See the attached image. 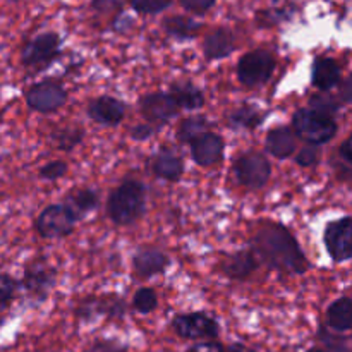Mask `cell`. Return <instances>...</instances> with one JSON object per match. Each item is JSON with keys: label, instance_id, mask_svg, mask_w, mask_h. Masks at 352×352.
<instances>
[{"label": "cell", "instance_id": "cell-1", "mask_svg": "<svg viewBox=\"0 0 352 352\" xmlns=\"http://www.w3.org/2000/svg\"><path fill=\"white\" fill-rule=\"evenodd\" d=\"M253 244L256 260H261L274 270L289 272V274H305L308 270L305 253L285 227H265L256 234Z\"/></svg>", "mask_w": 352, "mask_h": 352}, {"label": "cell", "instance_id": "cell-2", "mask_svg": "<svg viewBox=\"0 0 352 352\" xmlns=\"http://www.w3.org/2000/svg\"><path fill=\"white\" fill-rule=\"evenodd\" d=\"M146 208V188L138 181L120 184L109 198V215L119 226L136 222Z\"/></svg>", "mask_w": 352, "mask_h": 352}, {"label": "cell", "instance_id": "cell-3", "mask_svg": "<svg viewBox=\"0 0 352 352\" xmlns=\"http://www.w3.org/2000/svg\"><path fill=\"white\" fill-rule=\"evenodd\" d=\"M294 129L298 136L311 144H323L332 140L337 133L336 120L322 116L311 109H301L294 113Z\"/></svg>", "mask_w": 352, "mask_h": 352}, {"label": "cell", "instance_id": "cell-4", "mask_svg": "<svg viewBox=\"0 0 352 352\" xmlns=\"http://www.w3.org/2000/svg\"><path fill=\"white\" fill-rule=\"evenodd\" d=\"M275 69V57L267 50H253L243 55L237 64V76L244 86L265 85Z\"/></svg>", "mask_w": 352, "mask_h": 352}, {"label": "cell", "instance_id": "cell-5", "mask_svg": "<svg viewBox=\"0 0 352 352\" xmlns=\"http://www.w3.org/2000/svg\"><path fill=\"white\" fill-rule=\"evenodd\" d=\"M76 217L65 205H52L36 219L38 234L43 237H64L74 230Z\"/></svg>", "mask_w": 352, "mask_h": 352}, {"label": "cell", "instance_id": "cell-6", "mask_svg": "<svg viewBox=\"0 0 352 352\" xmlns=\"http://www.w3.org/2000/svg\"><path fill=\"white\" fill-rule=\"evenodd\" d=\"M234 170H236L241 184L251 189L263 188L272 174V167L268 160L263 155L256 153V151H248V153L241 155L237 158Z\"/></svg>", "mask_w": 352, "mask_h": 352}, {"label": "cell", "instance_id": "cell-7", "mask_svg": "<svg viewBox=\"0 0 352 352\" xmlns=\"http://www.w3.org/2000/svg\"><path fill=\"white\" fill-rule=\"evenodd\" d=\"M175 333L184 339H213L219 336V323L205 313H189L175 316L172 322Z\"/></svg>", "mask_w": 352, "mask_h": 352}, {"label": "cell", "instance_id": "cell-8", "mask_svg": "<svg viewBox=\"0 0 352 352\" xmlns=\"http://www.w3.org/2000/svg\"><path fill=\"white\" fill-rule=\"evenodd\" d=\"M352 220L351 217L332 222L325 230V246L333 261H347L352 256Z\"/></svg>", "mask_w": 352, "mask_h": 352}, {"label": "cell", "instance_id": "cell-9", "mask_svg": "<svg viewBox=\"0 0 352 352\" xmlns=\"http://www.w3.org/2000/svg\"><path fill=\"white\" fill-rule=\"evenodd\" d=\"M60 50V38L55 33H41L28 41L21 54L24 65H41L50 62Z\"/></svg>", "mask_w": 352, "mask_h": 352}, {"label": "cell", "instance_id": "cell-10", "mask_svg": "<svg viewBox=\"0 0 352 352\" xmlns=\"http://www.w3.org/2000/svg\"><path fill=\"white\" fill-rule=\"evenodd\" d=\"M65 100V89L54 81L38 82L28 91V105L38 112H55L64 105Z\"/></svg>", "mask_w": 352, "mask_h": 352}, {"label": "cell", "instance_id": "cell-11", "mask_svg": "<svg viewBox=\"0 0 352 352\" xmlns=\"http://www.w3.org/2000/svg\"><path fill=\"white\" fill-rule=\"evenodd\" d=\"M141 112L148 120L165 122L179 112V107L168 93H151L141 100Z\"/></svg>", "mask_w": 352, "mask_h": 352}, {"label": "cell", "instance_id": "cell-12", "mask_svg": "<svg viewBox=\"0 0 352 352\" xmlns=\"http://www.w3.org/2000/svg\"><path fill=\"white\" fill-rule=\"evenodd\" d=\"M192 158L198 165L208 167V165L217 164L222 158L223 153V141L219 134L205 133L198 140L192 141Z\"/></svg>", "mask_w": 352, "mask_h": 352}, {"label": "cell", "instance_id": "cell-13", "mask_svg": "<svg viewBox=\"0 0 352 352\" xmlns=\"http://www.w3.org/2000/svg\"><path fill=\"white\" fill-rule=\"evenodd\" d=\"M88 113L96 122L105 124V126H117L124 119L126 107L122 102L112 98V96H102V98H96L95 102L89 103Z\"/></svg>", "mask_w": 352, "mask_h": 352}, {"label": "cell", "instance_id": "cell-14", "mask_svg": "<svg viewBox=\"0 0 352 352\" xmlns=\"http://www.w3.org/2000/svg\"><path fill=\"white\" fill-rule=\"evenodd\" d=\"M234 50H236V38L229 28H217L205 38V43H203V52L210 60L227 57Z\"/></svg>", "mask_w": 352, "mask_h": 352}, {"label": "cell", "instance_id": "cell-15", "mask_svg": "<svg viewBox=\"0 0 352 352\" xmlns=\"http://www.w3.org/2000/svg\"><path fill=\"white\" fill-rule=\"evenodd\" d=\"M340 82V67L333 58L318 57L313 64V85L322 91H329Z\"/></svg>", "mask_w": 352, "mask_h": 352}, {"label": "cell", "instance_id": "cell-16", "mask_svg": "<svg viewBox=\"0 0 352 352\" xmlns=\"http://www.w3.org/2000/svg\"><path fill=\"white\" fill-rule=\"evenodd\" d=\"M55 274L52 268L45 267L43 263H34L33 267L28 268L26 274H24V287L31 292V294H36L40 298L47 296V292L50 291L52 285H54Z\"/></svg>", "mask_w": 352, "mask_h": 352}, {"label": "cell", "instance_id": "cell-17", "mask_svg": "<svg viewBox=\"0 0 352 352\" xmlns=\"http://www.w3.org/2000/svg\"><path fill=\"white\" fill-rule=\"evenodd\" d=\"M167 263V256L162 251L151 250V248L150 250H141L133 260L134 270L141 277H153V275L160 274L165 270Z\"/></svg>", "mask_w": 352, "mask_h": 352}, {"label": "cell", "instance_id": "cell-18", "mask_svg": "<svg viewBox=\"0 0 352 352\" xmlns=\"http://www.w3.org/2000/svg\"><path fill=\"white\" fill-rule=\"evenodd\" d=\"M267 150L277 158H287L296 150V136L289 127H277L267 136Z\"/></svg>", "mask_w": 352, "mask_h": 352}, {"label": "cell", "instance_id": "cell-19", "mask_svg": "<svg viewBox=\"0 0 352 352\" xmlns=\"http://www.w3.org/2000/svg\"><path fill=\"white\" fill-rule=\"evenodd\" d=\"M258 261L253 251H239L223 263V274L230 278H246L256 270Z\"/></svg>", "mask_w": 352, "mask_h": 352}, {"label": "cell", "instance_id": "cell-20", "mask_svg": "<svg viewBox=\"0 0 352 352\" xmlns=\"http://www.w3.org/2000/svg\"><path fill=\"white\" fill-rule=\"evenodd\" d=\"M327 323L336 332H347L352 327V301L340 298L327 311Z\"/></svg>", "mask_w": 352, "mask_h": 352}, {"label": "cell", "instance_id": "cell-21", "mask_svg": "<svg viewBox=\"0 0 352 352\" xmlns=\"http://www.w3.org/2000/svg\"><path fill=\"white\" fill-rule=\"evenodd\" d=\"M170 96L174 98V102L177 103L179 109H188V110H196L201 109L203 103H205V96L199 91L196 86H192L191 82H175L172 86Z\"/></svg>", "mask_w": 352, "mask_h": 352}, {"label": "cell", "instance_id": "cell-22", "mask_svg": "<svg viewBox=\"0 0 352 352\" xmlns=\"http://www.w3.org/2000/svg\"><path fill=\"white\" fill-rule=\"evenodd\" d=\"M164 28L170 36L179 38V40H189L198 34L201 24L188 16H170L164 21Z\"/></svg>", "mask_w": 352, "mask_h": 352}, {"label": "cell", "instance_id": "cell-23", "mask_svg": "<svg viewBox=\"0 0 352 352\" xmlns=\"http://www.w3.org/2000/svg\"><path fill=\"white\" fill-rule=\"evenodd\" d=\"M153 172L157 177L165 179V181H177L182 175V162L177 155L170 151L157 155L153 160Z\"/></svg>", "mask_w": 352, "mask_h": 352}, {"label": "cell", "instance_id": "cell-24", "mask_svg": "<svg viewBox=\"0 0 352 352\" xmlns=\"http://www.w3.org/2000/svg\"><path fill=\"white\" fill-rule=\"evenodd\" d=\"M67 206L74 217L85 215V213H89L91 210H95L98 206V192L95 189H79V191H74L67 199Z\"/></svg>", "mask_w": 352, "mask_h": 352}, {"label": "cell", "instance_id": "cell-25", "mask_svg": "<svg viewBox=\"0 0 352 352\" xmlns=\"http://www.w3.org/2000/svg\"><path fill=\"white\" fill-rule=\"evenodd\" d=\"M229 120L230 126L239 127V129H253V127L260 126L263 116L254 107H243V109H237L236 112L230 113Z\"/></svg>", "mask_w": 352, "mask_h": 352}, {"label": "cell", "instance_id": "cell-26", "mask_svg": "<svg viewBox=\"0 0 352 352\" xmlns=\"http://www.w3.org/2000/svg\"><path fill=\"white\" fill-rule=\"evenodd\" d=\"M206 129H208L206 119H203V117H191V119L182 120V124L179 126V140L182 143H192L199 136H203Z\"/></svg>", "mask_w": 352, "mask_h": 352}, {"label": "cell", "instance_id": "cell-27", "mask_svg": "<svg viewBox=\"0 0 352 352\" xmlns=\"http://www.w3.org/2000/svg\"><path fill=\"white\" fill-rule=\"evenodd\" d=\"M52 140H54V143L57 144L60 150L71 151L76 144L81 143L82 129L81 127H76V126L62 127V129L55 131V133L52 134Z\"/></svg>", "mask_w": 352, "mask_h": 352}, {"label": "cell", "instance_id": "cell-28", "mask_svg": "<svg viewBox=\"0 0 352 352\" xmlns=\"http://www.w3.org/2000/svg\"><path fill=\"white\" fill-rule=\"evenodd\" d=\"M292 16V9H287V7H270V9L260 10L256 14V23L260 26H274V24L282 23V21H287L289 17Z\"/></svg>", "mask_w": 352, "mask_h": 352}, {"label": "cell", "instance_id": "cell-29", "mask_svg": "<svg viewBox=\"0 0 352 352\" xmlns=\"http://www.w3.org/2000/svg\"><path fill=\"white\" fill-rule=\"evenodd\" d=\"M102 315H109V302H103L100 299H89V301L82 302L78 309V318L86 320V322Z\"/></svg>", "mask_w": 352, "mask_h": 352}, {"label": "cell", "instance_id": "cell-30", "mask_svg": "<svg viewBox=\"0 0 352 352\" xmlns=\"http://www.w3.org/2000/svg\"><path fill=\"white\" fill-rule=\"evenodd\" d=\"M134 308L138 309L140 313H150L157 308V292L153 289H140V291L134 294Z\"/></svg>", "mask_w": 352, "mask_h": 352}, {"label": "cell", "instance_id": "cell-31", "mask_svg": "<svg viewBox=\"0 0 352 352\" xmlns=\"http://www.w3.org/2000/svg\"><path fill=\"white\" fill-rule=\"evenodd\" d=\"M309 109L315 110V112L322 113V116L330 117L333 119V116L337 113V102L329 95H316L309 100Z\"/></svg>", "mask_w": 352, "mask_h": 352}, {"label": "cell", "instance_id": "cell-32", "mask_svg": "<svg viewBox=\"0 0 352 352\" xmlns=\"http://www.w3.org/2000/svg\"><path fill=\"white\" fill-rule=\"evenodd\" d=\"M174 0H131V7L140 14H158L168 9Z\"/></svg>", "mask_w": 352, "mask_h": 352}, {"label": "cell", "instance_id": "cell-33", "mask_svg": "<svg viewBox=\"0 0 352 352\" xmlns=\"http://www.w3.org/2000/svg\"><path fill=\"white\" fill-rule=\"evenodd\" d=\"M14 291H16V282L6 274H0V311L9 305L12 299Z\"/></svg>", "mask_w": 352, "mask_h": 352}, {"label": "cell", "instance_id": "cell-34", "mask_svg": "<svg viewBox=\"0 0 352 352\" xmlns=\"http://www.w3.org/2000/svg\"><path fill=\"white\" fill-rule=\"evenodd\" d=\"M65 172H67V165L60 160H55L45 165V167L41 168L40 174L41 177L48 179V181H57V179H60Z\"/></svg>", "mask_w": 352, "mask_h": 352}, {"label": "cell", "instance_id": "cell-35", "mask_svg": "<svg viewBox=\"0 0 352 352\" xmlns=\"http://www.w3.org/2000/svg\"><path fill=\"white\" fill-rule=\"evenodd\" d=\"M320 158V150L315 146V144H309V146L302 148L301 151L296 157V162H298L301 167H309V165H315Z\"/></svg>", "mask_w": 352, "mask_h": 352}, {"label": "cell", "instance_id": "cell-36", "mask_svg": "<svg viewBox=\"0 0 352 352\" xmlns=\"http://www.w3.org/2000/svg\"><path fill=\"white\" fill-rule=\"evenodd\" d=\"M186 10L195 14H205L217 3V0H179Z\"/></svg>", "mask_w": 352, "mask_h": 352}, {"label": "cell", "instance_id": "cell-37", "mask_svg": "<svg viewBox=\"0 0 352 352\" xmlns=\"http://www.w3.org/2000/svg\"><path fill=\"white\" fill-rule=\"evenodd\" d=\"M126 0H91V9L98 14H109L122 9Z\"/></svg>", "mask_w": 352, "mask_h": 352}, {"label": "cell", "instance_id": "cell-38", "mask_svg": "<svg viewBox=\"0 0 352 352\" xmlns=\"http://www.w3.org/2000/svg\"><path fill=\"white\" fill-rule=\"evenodd\" d=\"M88 352H127V349L117 340H98L89 347Z\"/></svg>", "mask_w": 352, "mask_h": 352}, {"label": "cell", "instance_id": "cell-39", "mask_svg": "<svg viewBox=\"0 0 352 352\" xmlns=\"http://www.w3.org/2000/svg\"><path fill=\"white\" fill-rule=\"evenodd\" d=\"M153 134L155 129L150 124H138V126L133 127V131H131V136H133L134 140H148V138H151Z\"/></svg>", "mask_w": 352, "mask_h": 352}, {"label": "cell", "instance_id": "cell-40", "mask_svg": "<svg viewBox=\"0 0 352 352\" xmlns=\"http://www.w3.org/2000/svg\"><path fill=\"white\" fill-rule=\"evenodd\" d=\"M309 352H351L349 347L342 342V340H332V342L327 344L325 349H311Z\"/></svg>", "mask_w": 352, "mask_h": 352}, {"label": "cell", "instance_id": "cell-41", "mask_svg": "<svg viewBox=\"0 0 352 352\" xmlns=\"http://www.w3.org/2000/svg\"><path fill=\"white\" fill-rule=\"evenodd\" d=\"M188 352H223L222 347L215 342H201L192 346Z\"/></svg>", "mask_w": 352, "mask_h": 352}, {"label": "cell", "instance_id": "cell-42", "mask_svg": "<svg viewBox=\"0 0 352 352\" xmlns=\"http://www.w3.org/2000/svg\"><path fill=\"white\" fill-rule=\"evenodd\" d=\"M339 153H340V157L344 158V162H346V165L352 164V150H351V140H349V138H347V140L342 143Z\"/></svg>", "mask_w": 352, "mask_h": 352}, {"label": "cell", "instance_id": "cell-43", "mask_svg": "<svg viewBox=\"0 0 352 352\" xmlns=\"http://www.w3.org/2000/svg\"><path fill=\"white\" fill-rule=\"evenodd\" d=\"M340 96H342L344 102H351L352 96V79H346L342 82V88H340Z\"/></svg>", "mask_w": 352, "mask_h": 352}, {"label": "cell", "instance_id": "cell-44", "mask_svg": "<svg viewBox=\"0 0 352 352\" xmlns=\"http://www.w3.org/2000/svg\"><path fill=\"white\" fill-rule=\"evenodd\" d=\"M227 352H254L253 349H250V347L243 346V344H232V346L229 347V351Z\"/></svg>", "mask_w": 352, "mask_h": 352}]
</instances>
